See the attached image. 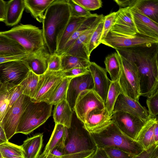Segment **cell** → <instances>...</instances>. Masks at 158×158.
<instances>
[{
	"instance_id": "cell-1",
	"label": "cell",
	"mask_w": 158,
	"mask_h": 158,
	"mask_svg": "<svg viewBox=\"0 0 158 158\" xmlns=\"http://www.w3.org/2000/svg\"><path fill=\"white\" fill-rule=\"evenodd\" d=\"M71 16L67 0H54L46 10L42 22V31L45 45L50 55L56 53Z\"/></svg>"
},
{
	"instance_id": "cell-2",
	"label": "cell",
	"mask_w": 158,
	"mask_h": 158,
	"mask_svg": "<svg viewBox=\"0 0 158 158\" xmlns=\"http://www.w3.org/2000/svg\"><path fill=\"white\" fill-rule=\"evenodd\" d=\"M97 148H112L136 155L143 149L136 141L123 133L112 121L98 133H89Z\"/></svg>"
},
{
	"instance_id": "cell-3",
	"label": "cell",
	"mask_w": 158,
	"mask_h": 158,
	"mask_svg": "<svg viewBox=\"0 0 158 158\" xmlns=\"http://www.w3.org/2000/svg\"><path fill=\"white\" fill-rule=\"evenodd\" d=\"M52 105L45 102L31 101L23 111L19 119L16 134L27 135L45 123L51 116Z\"/></svg>"
},
{
	"instance_id": "cell-4",
	"label": "cell",
	"mask_w": 158,
	"mask_h": 158,
	"mask_svg": "<svg viewBox=\"0 0 158 158\" xmlns=\"http://www.w3.org/2000/svg\"><path fill=\"white\" fill-rule=\"evenodd\" d=\"M0 33L19 43L28 53L45 47L42 30L32 25L20 24Z\"/></svg>"
},
{
	"instance_id": "cell-5",
	"label": "cell",
	"mask_w": 158,
	"mask_h": 158,
	"mask_svg": "<svg viewBox=\"0 0 158 158\" xmlns=\"http://www.w3.org/2000/svg\"><path fill=\"white\" fill-rule=\"evenodd\" d=\"M65 155L77 152L95 151L96 147L83 123L73 111L70 127L65 142Z\"/></svg>"
},
{
	"instance_id": "cell-6",
	"label": "cell",
	"mask_w": 158,
	"mask_h": 158,
	"mask_svg": "<svg viewBox=\"0 0 158 158\" xmlns=\"http://www.w3.org/2000/svg\"><path fill=\"white\" fill-rule=\"evenodd\" d=\"M120 56L121 70L118 82L124 94L139 101L140 96L137 69L133 64Z\"/></svg>"
},
{
	"instance_id": "cell-7",
	"label": "cell",
	"mask_w": 158,
	"mask_h": 158,
	"mask_svg": "<svg viewBox=\"0 0 158 158\" xmlns=\"http://www.w3.org/2000/svg\"><path fill=\"white\" fill-rule=\"evenodd\" d=\"M30 70L24 59L0 64V82L9 88L19 85Z\"/></svg>"
},
{
	"instance_id": "cell-8",
	"label": "cell",
	"mask_w": 158,
	"mask_h": 158,
	"mask_svg": "<svg viewBox=\"0 0 158 158\" xmlns=\"http://www.w3.org/2000/svg\"><path fill=\"white\" fill-rule=\"evenodd\" d=\"M105 108L104 103L94 90H86L79 94L73 111L77 118L83 123L90 111L95 109H102Z\"/></svg>"
},
{
	"instance_id": "cell-9",
	"label": "cell",
	"mask_w": 158,
	"mask_h": 158,
	"mask_svg": "<svg viewBox=\"0 0 158 158\" xmlns=\"http://www.w3.org/2000/svg\"><path fill=\"white\" fill-rule=\"evenodd\" d=\"M31 101L29 97L22 94L6 112L2 123L8 140L16 134L20 118Z\"/></svg>"
},
{
	"instance_id": "cell-10",
	"label": "cell",
	"mask_w": 158,
	"mask_h": 158,
	"mask_svg": "<svg viewBox=\"0 0 158 158\" xmlns=\"http://www.w3.org/2000/svg\"><path fill=\"white\" fill-rule=\"evenodd\" d=\"M64 77L61 71H47L39 76L38 85L33 97L31 98V101L35 102H46Z\"/></svg>"
},
{
	"instance_id": "cell-11",
	"label": "cell",
	"mask_w": 158,
	"mask_h": 158,
	"mask_svg": "<svg viewBox=\"0 0 158 158\" xmlns=\"http://www.w3.org/2000/svg\"><path fill=\"white\" fill-rule=\"evenodd\" d=\"M111 118L123 133L135 141L139 131L146 122L134 115L122 111L114 112Z\"/></svg>"
},
{
	"instance_id": "cell-12",
	"label": "cell",
	"mask_w": 158,
	"mask_h": 158,
	"mask_svg": "<svg viewBox=\"0 0 158 158\" xmlns=\"http://www.w3.org/2000/svg\"><path fill=\"white\" fill-rule=\"evenodd\" d=\"M106 45L115 49L144 44L158 43V39L138 34L133 36H128L109 31L105 38L101 41Z\"/></svg>"
},
{
	"instance_id": "cell-13",
	"label": "cell",
	"mask_w": 158,
	"mask_h": 158,
	"mask_svg": "<svg viewBox=\"0 0 158 158\" xmlns=\"http://www.w3.org/2000/svg\"><path fill=\"white\" fill-rule=\"evenodd\" d=\"M110 31L128 36H133L138 34L129 7L120 8L116 12Z\"/></svg>"
},
{
	"instance_id": "cell-14",
	"label": "cell",
	"mask_w": 158,
	"mask_h": 158,
	"mask_svg": "<svg viewBox=\"0 0 158 158\" xmlns=\"http://www.w3.org/2000/svg\"><path fill=\"white\" fill-rule=\"evenodd\" d=\"M118 111L128 113L145 122L150 118L148 110L140 104L139 101L130 98L123 93L120 94L118 97L114 107L113 113Z\"/></svg>"
},
{
	"instance_id": "cell-15",
	"label": "cell",
	"mask_w": 158,
	"mask_h": 158,
	"mask_svg": "<svg viewBox=\"0 0 158 158\" xmlns=\"http://www.w3.org/2000/svg\"><path fill=\"white\" fill-rule=\"evenodd\" d=\"M94 89V83L90 72L72 79L67 90L66 100L73 111L79 94L84 90Z\"/></svg>"
},
{
	"instance_id": "cell-16",
	"label": "cell",
	"mask_w": 158,
	"mask_h": 158,
	"mask_svg": "<svg viewBox=\"0 0 158 158\" xmlns=\"http://www.w3.org/2000/svg\"><path fill=\"white\" fill-rule=\"evenodd\" d=\"M88 69L93 78L94 90L105 104L111 81L108 78L105 69L95 62H91Z\"/></svg>"
},
{
	"instance_id": "cell-17",
	"label": "cell",
	"mask_w": 158,
	"mask_h": 158,
	"mask_svg": "<svg viewBox=\"0 0 158 158\" xmlns=\"http://www.w3.org/2000/svg\"><path fill=\"white\" fill-rule=\"evenodd\" d=\"M112 122L111 116L105 108L96 109L87 115L83 123L84 128L89 133L99 132Z\"/></svg>"
},
{
	"instance_id": "cell-18",
	"label": "cell",
	"mask_w": 158,
	"mask_h": 158,
	"mask_svg": "<svg viewBox=\"0 0 158 158\" xmlns=\"http://www.w3.org/2000/svg\"><path fill=\"white\" fill-rule=\"evenodd\" d=\"M104 16L102 15L89 28L79 36L64 53L89 60L90 56L88 53L89 43L93 32Z\"/></svg>"
},
{
	"instance_id": "cell-19",
	"label": "cell",
	"mask_w": 158,
	"mask_h": 158,
	"mask_svg": "<svg viewBox=\"0 0 158 158\" xmlns=\"http://www.w3.org/2000/svg\"><path fill=\"white\" fill-rule=\"evenodd\" d=\"M138 34L158 39V23L139 13L133 7H129Z\"/></svg>"
},
{
	"instance_id": "cell-20",
	"label": "cell",
	"mask_w": 158,
	"mask_h": 158,
	"mask_svg": "<svg viewBox=\"0 0 158 158\" xmlns=\"http://www.w3.org/2000/svg\"><path fill=\"white\" fill-rule=\"evenodd\" d=\"M50 55L45 47L36 52L29 53L24 60L30 70L40 76L47 70Z\"/></svg>"
},
{
	"instance_id": "cell-21",
	"label": "cell",
	"mask_w": 158,
	"mask_h": 158,
	"mask_svg": "<svg viewBox=\"0 0 158 158\" xmlns=\"http://www.w3.org/2000/svg\"><path fill=\"white\" fill-rule=\"evenodd\" d=\"M25 8L24 0H11L6 3L5 19L4 22L7 26H13L20 21Z\"/></svg>"
},
{
	"instance_id": "cell-22",
	"label": "cell",
	"mask_w": 158,
	"mask_h": 158,
	"mask_svg": "<svg viewBox=\"0 0 158 158\" xmlns=\"http://www.w3.org/2000/svg\"><path fill=\"white\" fill-rule=\"evenodd\" d=\"M157 117L150 118L143 127L136 139L143 150H146L156 144L154 141V130Z\"/></svg>"
},
{
	"instance_id": "cell-23",
	"label": "cell",
	"mask_w": 158,
	"mask_h": 158,
	"mask_svg": "<svg viewBox=\"0 0 158 158\" xmlns=\"http://www.w3.org/2000/svg\"><path fill=\"white\" fill-rule=\"evenodd\" d=\"M73 111L66 99H65L55 105L53 118L56 124L62 125L68 128L71 126Z\"/></svg>"
},
{
	"instance_id": "cell-24",
	"label": "cell",
	"mask_w": 158,
	"mask_h": 158,
	"mask_svg": "<svg viewBox=\"0 0 158 158\" xmlns=\"http://www.w3.org/2000/svg\"><path fill=\"white\" fill-rule=\"evenodd\" d=\"M130 7L158 23V0H133Z\"/></svg>"
},
{
	"instance_id": "cell-25",
	"label": "cell",
	"mask_w": 158,
	"mask_h": 158,
	"mask_svg": "<svg viewBox=\"0 0 158 158\" xmlns=\"http://www.w3.org/2000/svg\"><path fill=\"white\" fill-rule=\"evenodd\" d=\"M43 133L35 135L25 140L21 146L24 158H37L43 144Z\"/></svg>"
},
{
	"instance_id": "cell-26",
	"label": "cell",
	"mask_w": 158,
	"mask_h": 158,
	"mask_svg": "<svg viewBox=\"0 0 158 158\" xmlns=\"http://www.w3.org/2000/svg\"><path fill=\"white\" fill-rule=\"evenodd\" d=\"M54 0H24L25 8L38 22L42 23L45 12Z\"/></svg>"
},
{
	"instance_id": "cell-27",
	"label": "cell",
	"mask_w": 158,
	"mask_h": 158,
	"mask_svg": "<svg viewBox=\"0 0 158 158\" xmlns=\"http://www.w3.org/2000/svg\"><path fill=\"white\" fill-rule=\"evenodd\" d=\"M26 53L28 52L19 43L0 33V56H12Z\"/></svg>"
},
{
	"instance_id": "cell-28",
	"label": "cell",
	"mask_w": 158,
	"mask_h": 158,
	"mask_svg": "<svg viewBox=\"0 0 158 158\" xmlns=\"http://www.w3.org/2000/svg\"><path fill=\"white\" fill-rule=\"evenodd\" d=\"M86 18L71 16L59 42L56 53L60 56L68 41Z\"/></svg>"
},
{
	"instance_id": "cell-29",
	"label": "cell",
	"mask_w": 158,
	"mask_h": 158,
	"mask_svg": "<svg viewBox=\"0 0 158 158\" xmlns=\"http://www.w3.org/2000/svg\"><path fill=\"white\" fill-rule=\"evenodd\" d=\"M105 69L109 73L112 81H118L121 70V59L117 52L108 55L104 61Z\"/></svg>"
},
{
	"instance_id": "cell-30",
	"label": "cell",
	"mask_w": 158,
	"mask_h": 158,
	"mask_svg": "<svg viewBox=\"0 0 158 158\" xmlns=\"http://www.w3.org/2000/svg\"><path fill=\"white\" fill-rule=\"evenodd\" d=\"M68 129L60 124H55L52 134L43 153L45 154L50 153L56 146L62 141H65L68 135Z\"/></svg>"
},
{
	"instance_id": "cell-31",
	"label": "cell",
	"mask_w": 158,
	"mask_h": 158,
	"mask_svg": "<svg viewBox=\"0 0 158 158\" xmlns=\"http://www.w3.org/2000/svg\"><path fill=\"white\" fill-rule=\"evenodd\" d=\"M60 56L62 71L77 68H88L91 62L90 60L67 54L64 53Z\"/></svg>"
},
{
	"instance_id": "cell-32",
	"label": "cell",
	"mask_w": 158,
	"mask_h": 158,
	"mask_svg": "<svg viewBox=\"0 0 158 158\" xmlns=\"http://www.w3.org/2000/svg\"><path fill=\"white\" fill-rule=\"evenodd\" d=\"M73 77H64L57 85L50 96L46 102L48 104L55 105L64 99H66L67 90L71 80Z\"/></svg>"
},
{
	"instance_id": "cell-33",
	"label": "cell",
	"mask_w": 158,
	"mask_h": 158,
	"mask_svg": "<svg viewBox=\"0 0 158 158\" xmlns=\"http://www.w3.org/2000/svg\"><path fill=\"white\" fill-rule=\"evenodd\" d=\"M102 15L95 14L92 16L86 18L68 41L63 48L61 55L66 52L79 37L89 28Z\"/></svg>"
},
{
	"instance_id": "cell-34",
	"label": "cell",
	"mask_w": 158,
	"mask_h": 158,
	"mask_svg": "<svg viewBox=\"0 0 158 158\" xmlns=\"http://www.w3.org/2000/svg\"><path fill=\"white\" fill-rule=\"evenodd\" d=\"M39 79V76L30 70L20 85L23 91V94L31 98L36 89Z\"/></svg>"
},
{
	"instance_id": "cell-35",
	"label": "cell",
	"mask_w": 158,
	"mask_h": 158,
	"mask_svg": "<svg viewBox=\"0 0 158 158\" xmlns=\"http://www.w3.org/2000/svg\"><path fill=\"white\" fill-rule=\"evenodd\" d=\"M123 93L118 81H112L105 104V108L110 116L113 114L114 107L119 94Z\"/></svg>"
},
{
	"instance_id": "cell-36",
	"label": "cell",
	"mask_w": 158,
	"mask_h": 158,
	"mask_svg": "<svg viewBox=\"0 0 158 158\" xmlns=\"http://www.w3.org/2000/svg\"><path fill=\"white\" fill-rule=\"evenodd\" d=\"M0 152L5 158L23 157L21 146L17 145L8 141L0 145Z\"/></svg>"
},
{
	"instance_id": "cell-37",
	"label": "cell",
	"mask_w": 158,
	"mask_h": 158,
	"mask_svg": "<svg viewBox=\"0 0 158 158\" xmlns=\"http://www.w3.org/2000/svg\"><path fill=\"white\" fill-rule=\"evenodd\" d=\"M9 101V88L6 84L0 82V123L6 111Z\"/></svg>"
},
{
	"instance_id": "cell-38",
	"label": "cell",
	"mask_w": 158,
	"mask_h": 158,
	"mask_svg": "<svg viewBox=\"0 0 158 158\" xmlns=\"http://www.w3.org/2000/svg\"><path fill=\"white\" fill-rule=\"evenodd\" d=\"M104 20V17L98 23L91 36L88 47V53L89 56L92 51L101 44L100 40Z\"/></svg>"
},
{
	"instance_id": "cell-39",
	"label": "cell",
	"mask_w": 158,
	"mask_h": 158,
	"mask_svg": "<svg viewBox=\"0 0 158 158\" xmlns=\"http://www.w3.org/2000/svg\"><path fill=\"white\" fill-rule=\"evenodd\" d=\"M70 8L71 16L88 18L94 15L90 12L75 2L73 0H67Z\"/></svg>"
},
{
	"instance_id": "cell-40",
	"label": "cell",
	"mask_w": 158,
	"mask_h": 158,
	"mask_svg": "<svg viewBox=\"0 0 158 158\" xmlns=\"http://www.w3.org/2000/svg\"><path fill=\"white\" fill-rule=\"evenodd\" d=\"M146 104L150 118L157 117L158 114V89L147 97Z\"/></svg>"
},
{
	"instance_id": "cell-41",
	"label": "cell",
	"mask_w": 158,
	"mask_h": 158,
	"mask_svg": "<svg viewBox=\"0 0 158 158\" xmlns=\"http://www.w3.org/2000/svg\"><path fill=\"white\" fill-rule=\"evenodd\" d=\"M95 151H86L66 154L60 157L54 155L50 153L45 154L43 152L37 158H89Z\"/></svg>"
},
{
	"instance_id": "cell-42",
	"label": "cell",
	"mask_w": 158,
	"mask_h": 158,
	"mask_svg": "<svg viewBox=\"0 0 158 158\" xmlns=\"http://www.w3.org/2000/svg\"><path fill=\"white\" fill-rule=\"evenodd\" d=\"M116 14V12H114L104 16L100 42L105 38L110 31L115 19Z\"/></svg>"
},
{
	"instance_id": "cell-43",
	"label": "cell",
	"mask_w": 158,
	"mask_h": 158,
	"mask_svg": "<svg viewBox=\"0 0 158 158\" xmlns=\"http://www.w3.org/2000/svg\"><path fill=\"white\" fill-rule=\"evenodd\" d=\"M61 57L55 53L50 55L49 58L47 71L57 72L61 71Z\"/></svg>"
},
{
	"instance_id": "cell-44",
	"label": "cell",
	"mask_w": 158,
	"mask_h": 158,
	"mask_svg": "<svg viewBox=\"0 0 158 158\" xmlns=\"http://www.w3.org/2000/svg\"><path fill=\"white\" fill-rule=\"evenodd\" d=\"M103 149L109 158H133L136 156L114 148H105Z\"/></svg>"
},
{
	"instance_id": "cell-45",
	"label": "cell",
	"mask_w": 158,
	"mask_h": 158,
	"mask_svg": "<svg viewBox=\"0 0 158 158\" xmlns=\"http://www.w3.org/2000/svg\"><path fill=\"white\" fill-rule=\"evenodd\" d=\"M77 4L86 10H94L102 7V2L101 0H73Z\"/></svg>"
},
{
	"instance_id": "cell-46",
	"label": "cell",
	"mask_w": 158,
	"mask_h": 158,
	"mask_svg": "<svg viewBox=\"0 0 158 158\" xmlns=\"http://www.w3.org/2000/svg\"><path fill=\"white\" fill-rule=\"evenodd\" d=\"M8 88L9 94V101L6 111L19 98L23 93L22 89L20 85L10 88Z\"/></svg>"
},
{
	"instance_id": "cell-47",
	"label": "cell",
	"mask_w": 158,
	"mask_h": 158,
	"mask_svg": "<svg viewBox=\"0 0 158 158\" xmlns=\"http://www.w3.org/2000/svg\"><path fill=\"white\" fill-rule=\"evenodd\" d=\"M64 77H74L87 73L89 72L88 68H77L62 71Z\"/></svg>"
},
{
	"instance_id": "cell-48",
	"label": "cell",
	"mask_w": 158,
	"mask_h": 158,
	"mask_svg": "<svg viewBox=\"0 0 158 158\" xmlns=\"http://www.w3.org/2000/svg\"><path fill=\"white\" fill-rule=\"evenodd\" d=\"M158 144H155L143 151L133 158H153L158 152Z\"/></svg>"
},
{
	"instance_id": "cell-49",
	"label": "cell",
	"mask_w": 158,
	"mask_h": 158,
	"mask_svg": "<svg viewBox=\"0 0 158 158\" xmlns=\"http://www.w3.org/2000/svg\"><path fill=\"white\" fill-rule=\"evenodd\" d=\"M65 141H62L56 146L52 150L50 153L61 157L65 155Z\"/></svg>"
},
{
	"instance_id": "cell-50",
	"label": "cell",
	"mask_w": 158,
	"mask_h": 158,
	"mask_svg": "<svg viewBox=\"0 0 158 158\" xmlns=\"http://www.w3.org/2000/svg\"><path fill=\"white\" fill-rule=\"evenodd\" d=\"M29 53H26L10 56H0V64L10 61L23 59L27 56Z\"/></svg>"
},
{
	"instance_id": "cell-51",
	"label": "cell",
	"mask_w": 158,
	"mask_h": 158,
	"mask_svg": "<svg viewBox=\"0 0 158 158\" xmlns=\"http://www.w3.org/2000/svg\"><path fill=\"white\" fill-rule=\"evenodd\" d=\"M89 158H109L103 148L96 147L94 153Z\"/></svg>"
},
{
	"instance_id": "cell-52",
	"label": "cell",
	"mask_w": 158,
	"mask_h": 158,
	"mask_svg": "<svg viewBox=\"0 0 158 158\" xmlns=\"http://www.w3.org/2000/svg\"><path fill=\"white\" fill-rule=\"evenodd\" d=\"M6 3L5 1L0 0V22L5 20Z\"/></svg>"
},
{
	"instance_id": "cell-53",
	"label": "cell",
	"mask_w": 158,
	"mask_h": 158,
	"mask_svg": "<svg viewBox=\"0 0 158 158\" xmlns=\"http://www.w3.org/2000/svg\"><path fill=\"white\" fill-rule=\"evenodd\" d=\"M121 8L129 7L133 2V0H115L114 1Z\"/></svg>"
},
{
	"instance_id": "cell-54",
	"label": "cell",
	"mask_w": 158,
	"mask_h": 158,
	"mask_svg": "<svg viewBox=\"0 0 158 158\" xmlns=\"http://www.w3.org/2000/svg\"><path fill=\"white\" fill-rule=\"evenodd\" d=\"M8 141L2 122L0 123V145Z\"/></svg>"
},
{
	"instance_id": "cell-55",
	"label": "cell",
	"mask_w": 158,
	"mask_h": 158,
	"mask_svg": "<svg viewBox=\"0 0 158 158\" xmlns=\"http://www.w3.org/2000/svg\"><path fill=\"white\" fill-rule=\"evenodd\" d=\"M154 141L156 144L158 143V121L155 125L154 130Z\"/></svg>"
},
{
	"instance_id": "cell-56",
	"label": "cell",
	"mask_w": 158,
	"mask_h": 158,
	"mask_svg": "<svg viewBox=\"0 0 158 158\" xmlns=\"http://www.w3.org/2000/svg\"><path fill=\"white\" fill-rule=\"evenodd\" d=\"M6 158H24V157L16 156L11 157H8Z\"/></svg>"
},
{
	"instance_id": "cell-57",
	"label": "cell",
	"mask_w": 158,
	"mask_h": 158,
	"mask_svg": "<svg viewBox=\"0 0 158 158\" xmlns=\"http://www.w3.org/2000/svg\"><path fill=\"white\" fill-rule=\"evenodd\" d=\"M153 158H158V153L156 154Z\"/></svg>"
},
{
	"instance_id": "cell-58",
	"label": "cell",
	"mask_w": 158,
	"mask_h": 158,
	"mask_svg": "<svg viewBox=\"0 0 158 158\" xmlns=\"http://www.w3.org/2000/svg\"><path fill=\"white\" fill-rule=\"evenodd\" d=\"M0 158H5L3 156L2 154H1V153L0 152Z\"/></svg>"
}]
</instances>
